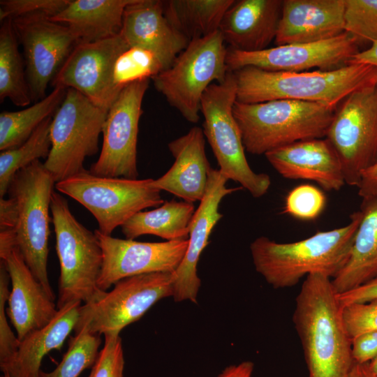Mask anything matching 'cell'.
Returning a JSON list of instances; mask_svg holds the SVG:
<instances>
[{
	"mask_svg": "<svg viewBox=\"0 0 377 377\" xmlns=\"http://www.w3.org/2000/svg\"><path fill=\"white\" fill-rule=\"evenodd\" d=\"M332 279L307 276L295 300L293 320L302 343L309 377H350L351 339Z\"/></svg>",
	"mask_w": 377,
	"mask_h": 377,
	"instance_id": "6da1fadb",
	"label": "cell"
},
{
	"mask_svg": "<svg viewBox=\"0 0 377 377\" xmlns=\"http://www.w3.org/2000/svg\"><path fill=\"white\" fill-rule=\"evenodd\" d=\"M362 218L361 210L355 212L346 226L294 242L279 243L259 237L250 245L255 269L276 289L293 287L313 274L332 279L349 258Z\"/></svg>",
	"mask_w": 377,
	"mask_h": 377,
	"instance_id": "7a4b0ae2",
	"label": "cell"
},
{
	"mask_svg": "<svg viewBox=\"0 0 377 377\" xmlns=\"http://www.w3.org/2000/svg\"><path fill=\"white\" fill-rule=\"evenodd\" d=\"M232 73L237 83L236 100L242 103L288 99L335 109L354 91L377 84V68L364 64L304 72H272L247 66Z\"/></svg>",
	"mask_w": 377,
	"mask_h": 377,
	"instance_id": "3957f363",
	"label": "cell"
},
{
	"mask_svg": "<svg viewBox=\"0 0 377 377\" xmlns=\"http://www.w3.org/2000/svg\"><path fill=\"white\" fill-rule=\"evenodd\" d=\"M335 110L316 103L288 99L258 103L236 101L233 114L245 150L265 154L306 140L325 138Z\"/></svg>",
	"mask_w": 377,
	"mask_h": 377,
	"instance_id": "277c9868",
	"label": "cell"
},
{
	"mask_svg": "<svg viewBox=\"0 0 377 377\" xmlns=\"http://www.w3.org/2000/svg\"><path fill=\"white\" fill-rule=\"evenodd\" d=\"M50 212L60 267L57 309L74 302L87 304L99 300L106 291L98 286L103 251L95 232L77 220L66 199L55 191Z\"/></svg>",
	"mask_w": 377,
	"mask_h": 377,
	"instance_id": "5b68a950",
	"label": "cell"
},
{
	"mask_svg": "<svg viewBox=\"0 0 377 377\" xmlns=\"http://www.w3.org/2000/svg\"><path fill=\"white\" fill-rule=\"evenodd\" d=\"M56 182L40 160L19 170L7 194L14 199L17 222L13 229L17 248L37 280L55 299L48 273L50 211Z\"/></svg>",
	"mask_w": 377,
	"mask_h": 377,
	"instance_id": "8992f818",
	"label": "cell"
},
{
	"mask_svg": "<svg viewBox=\"0 0 377 377\" xmlns=\"http://www.w3.org/2000/svg\"><path fill=\"white\" fill-rule=\"evenodd\" d=\"M236 98L235 76L228 72L223 82L212 84L202 97V131L219 171L228 180L239 183L253 197L260 198L268 191L271 179L267 174L254 172L247 162L241 131L233 114Z\"/></svg>",
	"mask_w": 377,
	"mask_h": 377,
	"instance_id": "52a82bcc",
	"label": "cell"
},
{
	"mask_svg": "<svg viewBox=\"0 0 377 377\" xmlns=\"http://www.w3.org/2000/svg\"><path fill=\"white\" fill-rule=\"evenodd\" d=\"M227 51L219 30L191 40L169 68L151 78L156 89L186 121L197 123L205 91L229 72Z\"/></svg>",
	"mask_w": 377,
	"mask_h": 377,
	"instance_id": "ba28073f",
	"label": "cell"
},
{
	"mask_svg": "<svg viewBox=\"0 0 377 377\" xmlns=\"http://www.w3.org/2000/svg\"><path fill=\"white\" fill-rule=\"evenodd\" d=\"M153 180L101 177L85 169L57 182L55 188L84 206L101 233L111 235L136 213L164 202Z\"/></svg>",
	"mask_w": 377,
	"mask_h": 377,
	"instance_id": "9c48e42d",
	"label": "cell"
},
{
	"mask_svg": "<svg viewBox=\"0 0 377 377\" xmlns=\"http://www.w3.org/2000/svg\"><path fill=\"white\" fill-rule=\"evenodd\" d=\"M108 112L77 90L67 89L52 116L51 149L43 163L56 183L85 170V158L98 151Z\"/></svg>",
	"mask_w": 377,
	"mask_h": 377,
	"instance_id": "30bf717a",
	"label": "cell"
},
{
	"mask_svg": "<svg viewBox=\"0 0 377 377\" xmlns=\"http://www.w3.org/2000/svg\"><path fill=\"white\" fill-rule=\"evenodd\" d=\"M175 272H158L123 279L98 301L81 305L76 333L86 328L94 334L119 335L140 319L156 302L172 297Z\"/></svg>",
	"mask_w": 377,
	"mask_h": 377,
	"instance_id": "8fae6325",
	"label": "cell"
},
{
	"mask_svg": "<svg viewBox=\"0 0 377 377\" xmlns=\"http://www.w3.org/2000/svg\"><path fill=\"white\" fill-rule=\"evenodd\" d=\"M325 138L340 158L346 184L358 187L362 173L377 161V84L341 102Z\"/></svg>",
	"mask_w": 377,
	"mask_h": 377,
	"instance_id": "7c38bea8",
	"label": "cell"
},
{
	"mask_svg": "<svg viewBox=\"0 0 377 377\" xmlns=\"http://www.w3.org/2000/svg\"><path fill=\"white\" fill-rule=\"evenodd\" d=\"M149 83V79H145L126 86L108 110L100 155L89 170L93 175L138 179V126Z\"/></svg>",
	"mask_w": 377,
	"mask_h": 377,
	"instance_id": "4fadbf2b",
	"label": "cell"
},
{
	"mask_svg": "<svg viewBox=\"0 0 377 377\" xmlns=\"http://www.w3.org/2000/svg\"><path fill=\"white\" fill-rule=\"evenodd\" d=\"M358 46L356 39L345 31L321 42L277 45L256 52L228 47L226 64L229 72L247 66L272 72L332 71L348 65L359 52Z\"/></svg>",
	"mask_w": 377,
	"mask_h": 377,
	"instance_id": "5bb4252c",
	"label": "cell"
},
{
	"mask_svg": "<svg viewBox=\"0 0 377 377\" xmlns=\"http://www.w3.org/2000/svg\"><path fill=\"white\" fill-rule=\"evenodd\" d=\"M120 34L91 43H77L52 80L54 88H72L108 110L120 94L113 80L117 57L128 48Z\"/></svg>",
	"mask_w": 377,
	"mask_h": 377,
	"instance_id": "9a60e30c",
	"label": "cell"
},
{
	"mask_svg": "<svg viewBox=\"0 0 377 377\" xmlns=\"http://www.w3.org/2000/svg\"><path fill=\"white\" fill-rule=\"evenodd\" d=\"M12 22L23 47L31 101L36 103L46 97L48 84L77 42L66 25L46 16L17 17Z\"/></svg>",
	"mask_w": 377,
	"mask_h": 377,
	"instance_id": "2e32d148",
	"label": "cell"
},
{
	"mask_svg": "<svg viewBox=\"0 0 377 377\" xmlns=\"http://www.w3.org/2000/svg\"><path fill=\"white\" fill-rule=\"evenodd\" d=\"M103 251L98 288L107 291L117 281L133 276L175 272L187 250L188 240L145 242L120 239L94 231Z\"/></svg>",
	"mask_w": 377,
	"mask_h": 377,
	"instance_id": "e0dca14e",
	"label": "cell"
},
{
	"mask_svg": "<svg viewBox=\"0 0 377 377\" xmlns=\"http://www.w3.org/2000/svg\"><path fill=\"white\" fill-rule=\"evenodd\" d=\"M228 179L219 171L212 168L208 175L205 195L195 210L189 226L188 243L185 256L176 269L173 299L175 302L186 300L197 302L200 287L197 266L200 255L209 244L212 231L223 217L219 207L223 198L240 188H228Z\"/></svg>",
	"mask_w": 377,
	"mask_h": 377,
	"instance_id": "ac0fdd59",
	"label": "cell"
},
{
	"mask_svg": "<svg viewBox=\"0 0 377 377\" xmlns=\"http://www.w3.org/2000/svg\"><path fill=\"white\" fill-rule=\"evenodd\" d=\"M1 260L6 265L11 283L6 313L21 341L31 332L49 324L58 309L55 299L34 276L17 248Z\"/></svg>",
	"mask_w": 377,
	"mask_h": 377,
	"instance_id": "d6986e66",
	"label": "cell"
},
{
	"mask_svg": "<svg viewBox=\"0 0 377 377\" xmlns=\"http://www.w3.org/2000/svg\"><path fill=\"white\" fill-rule=\"evenodd\" d=\"M265 156L283 178L312 181L326 191L346 184L340 158L325 138L296 142Z\"/></svg>",
	"mask_w": 377,
	"mask_h": 377,
	"instance_id": "ffe728a7",
	"label": "cell"
},
{
	"mask_svg": "<svg viewBox=\"0 0 377 377\" xmlns=\"http://www.w3.org/2000/svg\"><path fill=\"white\" fill-rule=\"evenodd\" d=\"M345 0H283L276 45L312 43L345 32Z\"/></svg>",
	"mask_w": 377,
	"mask_h": 377,
	"instance_id": "44dd1931",
	"label": "cell"
},
{
	"mask_svg": "<svg viewBox=\"0 0 377 377\" xmlns=\"http://www.w3.org/2000/svg\"><path fill=\"white\" fill-rule=\"evenodd\" d=\"M119 34L129 47L154 53L164 70L188 44L165 18L161 0H133L125 8Z\"/></svg>",
	"mask_w": 377,
	"mask_h": 377,
	"instance_id": "7402d4cb",
	"label": "cell"
},
{
	"mask_svg": "<svg viewBox=\"0 0 377 377\" xmlns=\"http://www.w3.org/2000/svg\"><path fill=\"white\" fill-rule=\"evenodd\" d=\"M168 149L175 162L166 173L153 180V185L184 201L200 202L212 169L205 152L202 129L192 127L185 135L170 142Z\"/></svg>",
	"mask_w": 377,
	"mask_h": 377,
	"instance_id": "603a6c76",
	"label": "cell"
},
{
	"mask_svg": "<svg viewBox=\"0 0 377 377\" xmlns=\"http://www.w3.org/2000/svg\"><path fill=\"white\" fill-rule=\"evenodd\" d=\"M282 0H235L222 19L219 31L229 47L256 52L274 40Z\"/></svg>",
	"mask_w": 377,
	"mask_h": 377,
	"instance_id": "cb8c5ba5",
	"label": "cell"
},
{
	"mask_svg": "<svg viewBox=\"0 0 377 377\" xmlns=\"http://www.w3.org/2000/svg\"><path fill=\"white\" fill-rule=\"evenodd\" d=\"M80 306L79 302L66 304L58 309L49 324L29 333L20 341L15 355L1 371L10 377H40L43 357L53 350L61 349L76 326Z\"/></svg>",
	"mask_w": 377,
	"mask_h": 377,
	"instance_id": "d4e9b609",
	"label": "cell"
},
{
	"mask_svg": "<svg viewBox=\"0 0 377 377\" xmlns=\"http://www.w3.org/2000/svg\"><path fill=\"white\" fill-rule=\"evenodd\" d=\"M133 0H71L50 20L66 25L79 43H91L120 34L126 7Z\"/></svg>",
	"mask_w": 377,
	"mask_h": 377,
	"instance_id": "484cf974",
	"label": "cell"
},
{
	"mask_svg": "<svg viewBox=\"0 0 377 377\" xmlns=\"http://www.w3.org/2000/svg\"><path fill=\"white\" fill-rule=\"evenodd\" d=\"M362 218L348 261L332 279L337 294L355 288L377 276V196L362 200Z\"/></svg>",
	"mask_w": 377,
	"mask_h": 377,
	"instance_id": "4316f807",
	"label": "cell"
},
{
	"mask_svg": "<svg viewBox=\"0 0 377 377\" xmlns=\"http://www.w3.org/2000/svg\"><path fill=\"white\" fill-rule=\"evenodd\" d=\"M195 212L193 203L164 201L154 209L134 214L121 226V232L129 239L145 235H156L167 241L186 239Z\"/></svg>",
	"mask_w": 377,
	"mask_h": 377,
	"instance_id": "83f0119b",
	"label": "cell"
},
{
	"mask_svg": "<svg viewBox=\"0 0 377 377\" xmlns=\"http://www.w3.org/2000/svg\"><path fill=\"white\" fill-rule=\"evenodd\" d=\"M234 1H163V13L170 25L189 43L219 30L224 14Z\"/></svg>",
	"mask_w": 377,
	"mask_h": 377,
	"instance_id": "f1b7e54d",
	"label": "cell"
},
{
	"mask_svg": "<svg viewBox=\"0 0 377 377\" xmlns=\"http://www.w3.org/2000/svg\"><path fill=\"white\" fill-rule=\"evenodd\" d=\"M67 89L54 88L43 99L25 109L0 114V150L24 143L47 118L52 117L64 101Z\"/></svg>",
	"mask_w": 377,
	"mask_h": 377,
	"instance_id": "f546056e",
	"label": "cell"
},
{
	"mask_svg": "<svg viewBox=\"0 0 377 377\" xmlns=\"http://www.w3.org/2000/svg\"><path fill=\"white\" fill-rule=\"evenodd\" d=\"M17 42L12 19H6L0 28V101L25 107L32 101Z\"/></svg>",
	"mask_w": 377,
	"mask_h": 377,
	"instance_id": "4dcf8cb0",
	"label": "cell"
},
{
	"mask_svg": "<svg viewBox=\"0 0 377 377\" xmlns=\"http://www.w3.org/2000/svg\"><path fill=\"white\" fill-rule=\"evenodd\" d=\"M52 116L44 120L21 145L0 154V197L4 198L14 175L40 158H47L51 149Z\"/></svg>",
	"mask_w": 377,
	"mask_h": 377,
	"instance_id": "1f68e13d",
	"label": "cell"
},
{
	"mask_svg": "<svg viewBox=\"0 0 377 377\" xmlns=\"http://www.w3.org/2000/svg\"><path fill=\"white\" fill-rule=\"evenodd\" d=\"M101 343V335L82 328L71 338L68 350L56 368L50 372L41 370L40 377H79L94 364Z\"/></svg>",
	"mask_w": 377,
	"mask_h": 377,
	"instance_id": "d6a6232c",
	"label": "cell"
},
{
	"mask_svg": "<svg viewBox=\"0 0 377 377\" xmlns=\"http://www.w3.org/2000/svg\"><path fill=\"white\" fill-rule=\"evenodd\" d=\"M163 70L162 63L151 52L138 47H128L116 59L113 80L123 89L135 81L151 79Z\"/></svg>",
	"mask_w": 377,
	"mask_h": 377,
	"instance_id": "836d02e7",
	"label": "cell"
},
{
	"mask_svg": "<svg viewBox=\"0 0 377 377\" xmlns=\"http://www.w3.org/2000/svg\"><path fill=\"white\" fill-rule=\"evenodd\" d=\"M345 31L358 45L377 41V0H345Z\"/></svg>",
	"mask_w": 377,
	"mask_h": 377,
	"instance_id": "e575fe53",
	"label": "cell"
},
{
	"mask_svg": "<svg viewBox=\"0 0 377 377\" xmlns=\"http://www.w3.org/2000/svg\"><path fill=\"white\" fill-rule=\"evenodd\" d=\"M325 205L326 197L320 188L302 184L286 195L283 212L300 220L311 221L320 216Z\"/></svg>",
	"mask_w": 377,
	"mask_h": 377,
	"instance_id": "d590c367",
	"label": "cell"
},
{
	"mask_svg": "<svg viewBox=\"0 0 377 377\" xmlns=\"http://www.w3.org/2000/svg\"><path fill=\"white\" fill-rule=\"evenodd\" d=\"M10 281L9 274L3 260L0 261V368L3 370L15 355L20 341L8 325L6 313Z\"/></svg>",
	"mask_w": 377,
	"mask_h": 377,
	"instance_id": "8d00e7d4",
	"label": "cell"
},
{
	"mask_svg": "<svg viewBox=\"0 0 377 377\" xmlns=\"http://www.w3.org/2000/svg\"><path fill=\"white\" fill-rule=\"evenodd\" d=\"M71 0H1L0 20L30 16L52 17L64 10Z\"/></svg>",
	"mask_w": 377,
	"mask_h": 377,
	"instance_id": "74e56055",
	"label": "cell"
},
{
	"mask_svg": "<svg viewBox=\"0 0 377 377\" xmlns=\"http://www.w3.org/2000/svg\"><path fill=\"white\" fill-rule=\"evenodd\" d=\"M124 357L119 335H104V346L88 377H124Z\"/></svg>",
	"mask_w": 377,
	"mask_h": 377,
	"instance_id": "f35d334b",
	"label": "cell"
},
{
	"mask_svg": "<svg viewBox=\"0 0 377 377\" xmlns=\"http://www.w3.org/2000/svg\"><path fill=\"white\" fill-rule=\"evenodd\" d=\"M342 315L351 339L362 333L377 330V299L344 306Z\"/></svg>",
	"mask_w": 377,
	"mask_h": 377,
	"instance_id": "ab89813d",
	"label": "cell"
},
{
	"mask_svg": "<svg viewBox=\"0 0 377 377\" xmlns=\"http://www.w3.org/2000/svg\"><path fill=\"white\" fill-rule=\"evenodd\" d=\"M351 348L355 363H369L377 356V330L364 332L353 338Z\"/></svg>",
	"mask_w": 377,
	"mask_h": 377,
	"instance_id": "60d3db41",
	"label": "cell"
},
{
	"mask_svg": "<svg viewBox=\"0 0 377 377\" xmlns=\"http://www.w3.org/2000/svg\"><path fill=\"white\" fill-rule=\"evenodd\" d=\"M342 307L351 304L364 303L377 299V276L347 292L337 294Z\"/></svg>",
	"mask_w": 377,
	"mask_h": 377,
	"instance_id": "b9f144b4",
	"label": "cell"
},
{
	"mask_svg": "<svg viewBox=\"0 0 377 377\" xmlns=\"http://www.w3.org/2000/svg\"><path fill=\"white\" fill-rule=\"evenodd\" d=\"M358 194L363 199L377 196V161L362 175Z\"/></svg>",
	"mask_w": 377,
	"mask_h": 377,
	"instance_id": "7bdbcfd3",
	"label": "cell"
},
{
	"mask_svg": "<svg viewBox=\"0 0 377 377\" xmlns=\"http://www.w3.org/2000/svg\"><path fill=\"white\" fill-rule=\"evenodd\" d=\"M17 222V207L13 198H0V230L14 229Z\"/></svg>",
	"mask_w": 377,
	"mask_h": 377,
	"instance_id": "ee69618b",
	"label": "cell"
},
{
	"mask_svg": "<svg viewBox=\"0 0 377 377\" xmlns=\"http://www.w3.org/2000/svg\"><path fill=\"white\" fill-rule=\"evenodd\" d=\"M254 364L251 361H244L237 364L227 367L218 377H251Z\"/></svg>",
	"mask_w": 377,
	"mask_h": 377,
	"instance_id": "f6af8a7d",
	"label": "cell"
},
{
	"mask_svg": "<svg viewBox=\"0 0 377 377\" xmlns=\"http://www.w3.org/2000/svg\"><path fill=\"white\" fill-rule=\"evenodd\" d=\"M349 64H364L374 66L377 68V41L371 44L365 50L356 53Z\"/></svg>",
	"mask_w": 377,
	"mask_h": 377,
	"instance_id": "bcb514c9",
	"label": "cell"
},
{
	"mask_svg": "<svg viewBox=\"0 0 377 377\" xmlns=\"http://www.w3.org/2000/svg\"><path fill=\"white\" fill-rule=\"evenodd\" d=\"M350 377H377L369 369L368 363L358 364L354 362Z\"/></svg>",
	"mask_w": 377,
	"mask_h": 377,
	"instance_id": "7dc6e473",
	"label": "cell"
},
{
	"mask_svg": "<svg viewBox=\"0 0 377 377\" xmlns=\"http://www.w3.org/2000/svg\"><path fill=\"white\" fill-rule=\"evenodd\" d=\"M370 371L377 376V356L368 363Z\"/></svg>",
	"mask_w": 377,
	"mask_h": 377,
	"instance_id": "c3c4849f",
	"label": "cell"
},
{
	"mask_svg": "<svg viewBox=\"0 0 377 377\" xmlns=\"http://www.w3.org/2000/svg\"><path fill=\"white\" fill-rule=\"evenodd\" d=\"M3 377H10L7 373H3Z\"/></svg>",
	"mask_w": 377,
	"mask_h": 377,
	"instance_id": "681fc988",
	"label": "cell"
}]
</instances>
